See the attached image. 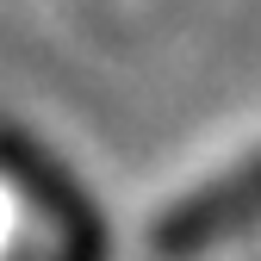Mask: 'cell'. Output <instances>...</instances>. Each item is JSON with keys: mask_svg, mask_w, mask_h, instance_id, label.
I'll list each match as a JSON object with an SVG mask.
<instances>
[{"mask_svg": "<svg viewBox=\"0 0 261 261\" xmlns=\"http://www.w3.org/2000/svg\"><path fill=\"white\" fill-rule=\"evenodd\" d=\"M255 224H261V149L249 162H237V168H224L218 180L193 187L187 199H174L168 212L155 218L149 249L162 261H199L218 243L255 230Z\"/></svg>", "mask_w": 261, "mask_h": 261, "instance_id": "1", "label": "cell"}]
</instances>
